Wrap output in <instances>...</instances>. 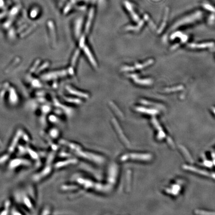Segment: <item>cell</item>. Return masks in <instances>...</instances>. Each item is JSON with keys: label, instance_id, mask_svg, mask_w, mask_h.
<instances>
[{"label": "cell", "instance_id": "277c9868", "mask_svg": "<svg viewBox=\"0 0 215 215\" xmlns=\"http://www.w3.org/2000/svg\"><path fill=\"white\" fill-rule=\"evenodd\" d=\"M84 50H85V52L86 54L87 55V56L89 58V60L91 61V63L93 65V66H97V64H96V62L95 61L92 55L91 54V52H90L89 49L87 48L86 46H85L84 47Z\"/></svg>", "mask_w": 215, "mask_h": 215}, {"label": "cell", "instance_id": "52a82bcc", "mask_svg": "<svg viewBox=\"0 0 215 215\" xmlns=\"http://www.w3.org/2000/svg\"><path fill=\"white\" fill-rule=\"evenodd\" d=\"M2 145V142H1V140H0V146H1Z\"/></svg>", "mask_w": 215, "mask_h": 215}, {"label": "cell", "instance_id": "7a4b0ae2", "mask_svg": "<svg viewBox=\"0 0 215 215\" xmlns=\"http://www.w3.org/2000/svg\"><path fill=\"white\" fill-rule=\"evenodd\" d=\"M32 166V162L27 159L23 158H16L12 159L9 162L8 168L10 170H14L21 167H29Z\"/></svg>", "mask_w": 215, "mask_h": 215}, {"label": "cell", "instance_id": "3957f363", "mask_svg": "<svg viewBox=\"0 0 215 215\" xmlns=\"http://www.w3.org/2000/svg\"><path fill=\"white\" fill-rule=\"evenodd\" d=\"M11 208H12V206H11V202L10 200H6L4 203L3 208L0 211V215L9 214V212L11 211Z\"/></svg>", "mask_w": 215, "mask_h": 215}, {"label": "cell", "instance_id": "5b68a950", "mask_svg": "<svg viewBox=\"0 0 215 215\" xmlns=\"http://www.w3.org/2000/svg\"><path fill=\"white\" fill-rule=\"evenodd\" d=\"M69 91H70V92L71 93H72L73 94L77 95H79V96L80 95V96L84 97H87V96H88L87 94L79 92V91H76V90H72V89H70V90L69 89Z\"/></svg>", "mask_w": 215, "mask_h": 215}, {"label": "cell", "instance_id": "6da1fadb", "mask_svg": "<svg viewBox=\"0 0 215 215\" xmlns=\"http://www.w3.org/2000/svg\"><path fill=\"white\" fill-rule=\"evenodd\" d=\"M27 191L28 192L25 193L22 191H17L14 193V197L16 200L31 212L34 209L32 200L36 198V194L32 187H30Z\"/></svg>", "mask_w": 215, "mask_h": 215}, {"label": "cell", "instance_id": "8992f818", "mask_svg": "<svg viewBox=\"0 0 215 215\" xmlns=\"http://www.w3.org/2000/svg\"><path fill=\"white\" fill-rule=\"evenodd\" d=\"M4 4V2L3 0H0V6H2Z\"/></svg>", "mask_w": 215, "mask_h": 215}]
</instances>
